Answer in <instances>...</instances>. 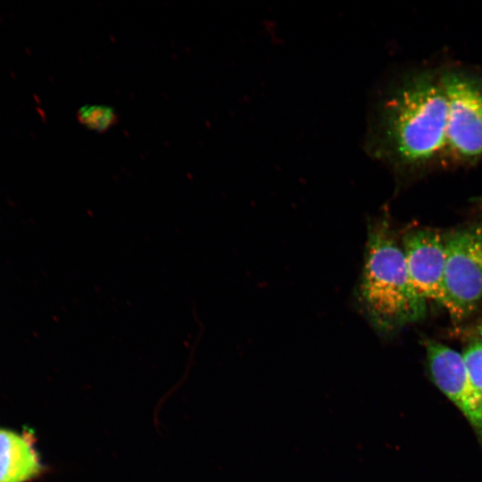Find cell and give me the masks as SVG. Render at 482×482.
<instances>
[{
  "label": "cell",
  "instance_id": "9c48e42d",
  "mask_svg": "<svg viewBox=\"0 0 482 482\" xmlns=\"http://www.w3.org/2000/svg\"><path fill=\"white\" fill-rule=\"evenodd\" d=\"M461 354L473 385L482 395V338L470 342Z\"/></svg>",
  "mask_w": 482,
  "mask_h": 482
},
{
  "label": "cell",
  "instance_id": "30bf717a",
  "mask_svg": "<svg viewBox=\"0 0 482 482\" xmlns=\"http://www.w3.org/2000/svg\"><path fill=\"white\" fill-rule=\"evenodd\" d=\"M476 332L477 335L479 336V338H482V323L477 326Z\"/></svg>",
  "mask_w": 482,
  "mask_h": 482
},
{
  "label": "cell",
  "instance_id": "3957f363",
  "mask_svg": "<svg viewBox=\"0 0 482 482\" xmlns=\"http://www.w3.org/2000/svg\"><path fill=\"white\" fill-rule=\"evenodd\" d=\"M447 102L446 157L482 158V78L461 70L440 71Z\"/></svg>",
  "mask_w": 482,
  "mask_h": 482
},
{
  "label": "cell",
  "instance_id": "ba28073f",
  "mask_svg": "<svg viewBox=\"0 0 482 482\" xmlns=\"http://www.w3.org/2000/svg\"><path fill=\"white\" fill-rule=\"evenodd\" d=\"M76 118L82 127L96 133H104L118 122V113L114 107L103 104L80 106Z\"/></svg>",
  "mask_w": 482,
  "mask_h": 482
},
{
  "label": "cell",
  "instance_id": "6da1fadb",
  "mask_svg": "<svg viewBox=\"0 0 482 482\" xmlns=\"http://www.w3.org/2000/svg\"><path fill=\"white\" fill-rule=\"evenodd\" d=\"M447 102L440 71L414 72L376 104L367 150L399 171L425 168L446 156Z\"/></svg>",
  "mask_w": 482,
  "mask_h": 482
},
{
  "label": "cell",
  "instance_id": "8992f818",
  "mask_svg": "<svg viewBox=\"0 0 482 482\" xmlns=\"http://www.w3.org/2000/svg\"><path fill=\"white\" fill-rule=\"evenodd\" d=\"M407 272L417 295L441 304L445 265V237L428 229L410 230L402 245Z\"/></svg>",
  "mask_w": 482,
  "mask_h": 482
},
{
  "label": "cell",
  "instance_id": "7a4b0ae2",
  "mask_svg": "<svg viewBox=\"0 0 482 482\" xmlns=\"http://www.w3.org/2000/svg\"><path fill=\"white\" fill-rule=\"evenodd\" d=\"M359 301L370 324L391 334L421 320L426 301L413 289L403 247L385 219L370 224Z\"/></svg>",
  "mask_w": 482,
  "mask_h": 482
},
{
  "label": "cell",
  "instance_id": "5b68a950",
  "mask_svg": "<svg viewBox=\"0 0 482 482\" xmlns=\"http://www.w3.org/2000/svg\"><path fill=\"white\" fill-rule=\"evenodd\" d=\"M428 368L437 387L482 432V395L473 385L462 354L435 340L425 341Z\"/></svg>",
  "mask_w": 482,
  "mask_h": 482
},
{
  "label": "cell",
  "instance_id": "52a82bcc",
  "mask_svg": "<svg viewBox=\"0 0 482 482\" xmlns=\"http://www.w3.org/2000/svg\"><path fill=\"white\" fill-rule=\"evenodd\" d=\"M45 470L32 432L0 426V482H31Z\"/></svg>",
  "mask_w": 482,
  "mask_h": 482
},
{
  "label": "cell",
  "instance_id": "277c9868",
  "mask_svg": "<svg viewBox=\"0 0 482 482\" xmlns=\"http://www.w3.org/2000/svg\"><path fill=\"white\" fill-rule=\"evenodd\" d=\"M445 237L441 304L453 320H461L482 300V226L456 229Z\"/></svg>",
  "mask_w": 482,
  "mask_h": 482
}]
</instances>
